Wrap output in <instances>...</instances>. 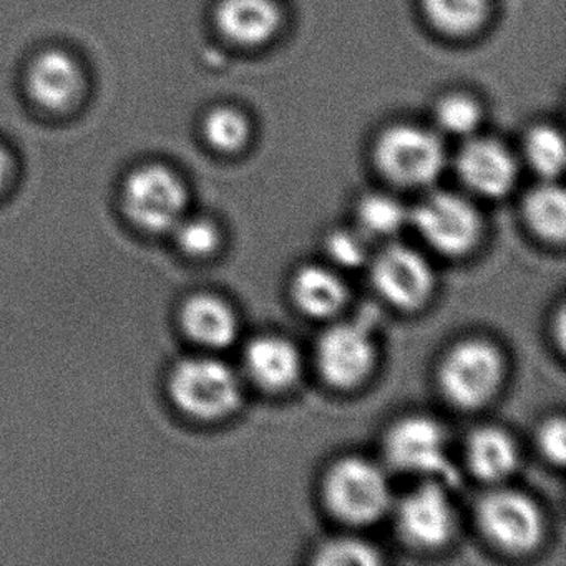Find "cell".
Returning <instances> with one entry per match:
<instances>
[{"instance_id":"484cf974","label":"cell","mask_w":566,"mask_h":566,"mask_svg":"<svg viewBox=\"0 0 566 566\" xmlns=\"http://www.w3.org/2000/svg\"><path fill=\"white\" fill-rule=\"evenodd\" d=\"M367 240L360 230L331 231L326 238L327 258L344 270H357L369 261Z\"/></svg>"},{"instance_id":"9a60e30c","label":"cell","mask_w":566,"mask_h":566,"mask_svg":"<svg viewBox=\"0 0 566 566\" xmlns=\"http://www.w3.org/2000/svg\"><path fill=\"white\" fill-rule=\"evenodd\" d=\"M181 327L193 343L211 350L237 340L240 324L233 307L214 294H195L181 307Z\"/></svg>"},{"instance_id":"8992f818","label":"cell","mask_w":566,"mask_h":566,"mask_svg":"<svg viewBox=\"0 0 566 566\" xmlns=\"http://www.w3.org/2000/svg\"><path fill=\"white\" fill-rule=\"evenodd\" d=\"M409 223L436 253L452 258L470 253L483 231L479 210L452 191H436L423 198L410 211Z\"/></svg>"},{"instance_id":"d6986e66","label":"cell","mask_w":566,"mask_h":566,"mask_svg":"<svg viewBox=\"0 0 566 566\" xmlns=\"http://www.w3.org/2000/svg\"><path fill=\"white\" fill-rule=\"evenodd\" d=\"M422 11L447 38H469L489 19L490 0H422Z\"/></svg>"},{"instance_id":"30bf717a","label":"cell","mask_w":566,"mask_h":566,"mask_svg":"<svg viewBox=\"0 0 566 566\" xmlns=\"http://www.w3.org/2000/svg\"><path fill=\"white\" fill-rule=\"evenodd\" d=\"M447 486L439 480H423L397 503V528L409 545L436 549L452 539L457 515Z\"/></svg>"},{"instance_id":"8fae6325","label":"cell","mask_w":566,"mask_h":566,"mask_svg":"<svg viewBox=\"0 0 566 566\" xmlns=\"http://www.w3.org/2000/svg\"><path fill=\"white\" fill-rule=\"evenodd\" d=\"M373 283L379 296L397 310L412 311L427 303L436 287L432 264L420 251L394 243L373 260Z\"/></svg>"},{"instance_id":"277c9868","label":"cell","mask_w":566,"mask_h":566,"mask_svg":"<svg viewBox=\"0 0 566 566\" xmlns=\"http://www.w3.org/2000/svg\"><path fill=\"white\" fill-rule=\"evenodd\" d=\"M384 453L397 472L439 480L449 486L457 480L446 429L433 417L407 416L394 422L384 437Z\"/></svg>"},{"instance_id":"4316f807","label":"cell","mask_w":566,"mask_h":566,"mask_svg":"<svg viewBox=\"0 0 566 566\" xmlns=\"http://www.w3.org/2000/svg\"><path fill=\"white\" fill-rule=\"evenodd\" d=\"M174 230L177 231L178 247L188 256H211L220 247V230L207 218L181 220Z\"/></svg>"},{"instance_id":"e0dca14e","label":"cell","mask_w":566,"mask_h":566,"mask_svg":"<svg viewBox=\"0 0 566 566\" xmlns=\"http://www.w3.org/2000/svg\"><path fill=\"white\" fill-rule=\"evenodd\" d=\"M28 87L34 101L42 107L64 111L81 92V71L64 52H45L32 64Z\"/></svg>"},{"instance_id":"7c38bea8","label":"cell","mask_w":566,"mask_h":566,"mask_svg":"<svg viewBox=\"0 0 566 566\" xmlns=\"http://www.w3.org/2000/svg\"><path fill=\"white\" fill-rule=\"evenodd\" d=\"M457 174L473 193L502 198L515 185V158L492 138H473L459 151Z\"/></svg>"},{"instance_id":"44dd1931","label":"cell","mask_w":566,"mask_h":566,"mask_svg":"<svg viewBox=\"0 0 566 566\" xmlns=\"http://www.w3.org/2000/svg\"><path fill=\"white\" fill-rule=\"evenodd\" d=\"M357 221L367 238L394 237L409 223V211L389 195L369 193L357 205Z\"/></svg>"},{"instance_id":"603a6c76","label":"cell","mask_w":566,"mask_h":566,"mask_svg":"<svg viewBox=\"0 0 566 566\" xmlns=\"http://www.w3.org/2000/svg\"><path fill=\"white\" fill-rule=\"evenodd\" d=\"M525 155L530 167L539 177L548 180L558 177L565 167V142L562 134L546 125L533 128L525 140Z\"/></svg>"},{"instance_id":"5b68a950","label":"cell","mask_w":566,"mask_h":566,"mask_svg":"<svg viewBox=\"0 0 566 566\" xmlns=\"http://www.w3.org/2000/svg\"><path fill=\"white\" fill-rule=\"evenodd\" d=\"M377 170L399 187L433 184L446 165V148L432 132L416 125H394L374 145Z\"/></svg>"},{"instance_id":"4fadbf2b","label":"cell","mask_w":566,"mask_h":566,"mask_svg":"<svg viewBox=\"0 0 566 566\" xmlns=\"http://www.w3.org/2000/svg\"><path fill=\"white\" fill-rule=\"evenodd\" d=\"M214 22L231 44L254 49L276 38L283 25V12L274 0H221Z\"/></svg>"},{"instance_id":"3957f363","label":"cell","mask_w":566,"mask_h":566,"mask_svg":"<svg viewBox=\"0 0 566 566\" xmlns=\"http://www.w3.org/2000/svg\"><path fill=\"white\" fill-rule=\"evenodd\" d=\"M505 364L495 344L470 337L453 344L439 364L437 382L443 397L457 409L485 406L502 386Z\"/></svg>"},{"instance_id":"cb8c5ba5","label":"cell","mask_w":566,"mask_h":566,"mask_svg":"<svg viewBox=\"0 0 566 566\" xmlns=\"http://www.w3.org/2000/svg\"><path fill=\"white\" fill-rule=\"evenodd\" d=\"M314 563L327 566L377 565L380 563V555L370 543L354 536H339L326 539L323 545L317 546Z\"/></svg>"},{"instance_id":"5bb4252c","label":"cell","mask_w":566,"mask_h":566,"mask_svg":"<svg viewBox=\"0 0 566 566\" xmlns=\"http://www.w3.org/2000/svg\"><path fill=\"white\" fill-rule=\"evenodd\" d=\"M244 367L256 386L283 392L297 382L303 363L300 350L290 339L263 334L251 339L244 349Z\"/></svg>"},{"instance_id":"7402d4cb","label":"cell","mask_w":566,"mask_h":566,"mask_svg":"<svg viewBox=\"0 0 566 566\" xmlns=\"http://www.w3.org/2000/svg\"><path fill=\"white\" fill-rule=\"evenodd\" d=\"M250 122L230 107L214 108L205 118L203 134L210 147L221 154H237L250 142Z\"/></svg>"},{"instance_id":"d4e9b609","label":"cell","mask_w":566,"mask_h":566,"mask_svg":"<svg viewBox=\"0 0 566 566\" xmlns=\"http://www.w3.org/2000/svg\"><path fill=\"white\" fill-rule=\"evenodd\" d=\"M437 124L450 135L467 137L476 130L482 120V108L469 95L452 94L437 104Z\"/></svg>"},{"instance_id":"6da1fadb","label":"cell","mask_w":566,"mask_h":566,"mask_svg":"<svg viewBox=\"0 0 566 566\" xmlns=\"http://www.w3.org/2000/svg\"><path fill=\"white\" fill-rule=\"evenodd\" d=\"M323 499L331 515L354 526L376 523L394 502L387 473L373 460L357 455L343 457L329 467Z\"/></svg>"},{"instance_id":"f1b7e54d","label":"cell","mask_w":566,"mask_h":566,"mask_svg":"<svg viewBox=\"0 0 566 566\" xmlns=\"http://www.w3.org/2000/svg\"><path fill=\"white\" fill-rule=\"evenodd\" d=\"M9 171V160L6 151L0 148V188L6 184V178H8Z\"/></svg>"},{"instance_id":"ac0fdd59","label":"cell","mask_w":566,"mask_h":566,"mask_svg":"<svg viewBox=\"0 0 566 566\" xmlns=\"http://www.w3.org/2000/svg\"><path fill=\"white\" fill-rule=\"evenodd\" d=\"M518 460L515 440L500 427H480L467 439V467L482 482L496 485L509 479L515 472Z\"/></svg>"},{"instance_id":"52a82bcc","label":"cell","mask_w":566,"mask_h":566,"mask_svg":"<svg viewBox=\"0 0 566 566\" xmlns=\"http://www.w3.org/2000/svg\"><path fill=\"white\" fill-rule=\"evenodd\" d=\"M476 522L492 545L512 555L535 549L545 532L538 503L513 489H495L482 496L476 506Z\"/></svg>"},{"instance_id":"ba28073f","label":"cell","mask_w":566,"mask_h":566,"mask_svg":"<svg viewBox=\"0 0 566 566\" xmlns=\"http://www.w3.org/2000/svg\"><path fill=\"white\" fill-rule=\"evenodd\" d=\"M316 366L336 389L360 386L376 366L377 347L366 321H343L327 327L316 344Z\"/></svg>"},{"instance_id":"83f0119b","label":"cell","mask_w":566,"mask_h":566,"mask_svg":"<svg viewBox=\"0 0 566 566\" xmlns=\"http://www.w3.org/2000/svg\"><path fill=\"white\" fill-rule=\"evenodd\" d=\"M539 452L548 462L555 465H563L566 459V427L563 417H549L539 427L538 436Z\"/></svg>"},{"instance_id":"ffe728a7","label":"cell","mask_w":566,"mask_h":566,"mask_svg":"<svg viewBox=\"0 0 566 566\" xmlns=\"http://www.w3.org/2000/svg\"><path fill=\"white\" fill-rule=\"evenodd\" d=\"M526 224L549 243H562L566 233V197L562 188L543 184L523 201Z\"/></svg>"},{"instance_id":"9c48e42d","label":"cell","mask_w":566,"mask_h":566,"mask_svg":"<svg viewBox=\"0 0 566 566\" xmlns=\"http://www.w3.org/2000/svg\"><path fill=\"white\" fill-rule=\"evenodd\" d=\"M125 211L142 230H174L184 220L187 190L174 171L151 165L134 171L125 184Z\"/></svg>"},{"instance_id":"7a4b0ae2","label":"cell","mask_w":566,"mask_h":566,"mask_svg":"<svg viewBox=\"0 0 566 566\" xmlns=\"http://www.w3.org/2000/svg\"><path fill=\"white\" fill-rule=\"evenodd\" d=\"M170 396L178 409L205 422L224 419L240 407V377L217 357L198 356L180 360L170 374Z\"/></svg>"},{"instance_id":"2e32d148","label":"cell","mask_w":566,"mask_h":566,"mask_svg":"<svg viewBox=\"0 0 566 566\" xmlns=\"http://www.w3.org/2000/svg\"><path fill=\"white\" fill-rule=\"evenodd\" d=\"M293 303L304 316L329 319L346 306L347 286L334 268L306 264L294 273L290 287Z\"/></svg>"}]
</instances>
